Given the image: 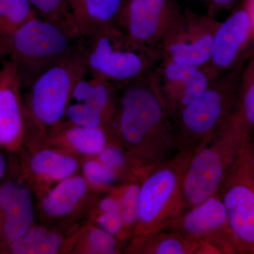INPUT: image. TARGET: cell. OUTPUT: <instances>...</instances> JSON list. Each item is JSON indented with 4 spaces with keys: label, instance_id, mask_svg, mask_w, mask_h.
Instances as JSON below:
<instances>
[{
    "label": "cell",
    "instance_id": "1",
    "mask_svg": "<svg viewBox=\"0 0 254 254\" xmlns=\"http://www.w3.org/2000/svg\"><path fill=\"white\" fill-rule=\"evenodd\" d=\"M119 86L115 125L124 141L143 148L152 167L171 158L175 150L173 126L155 69Z\"/></svg>",
    "mask_w": 254,
    "mask_h": 254
},
{
    "label": "cell",
    "instance_id": "2",
    "mask_svg": "<svg viewBox=\"0 0 254 254\" xmlns=\"http://www.w3.org/2000/svg\"><path fill=\"white\" fill-rule=\"evenodd\" d=\"M249 53L234 67L213 78L199 98L172 117L176 152L194 153L231 118L238 105Z\"/></svg>",
    "mask_w": 254,
    "mask_h": 254
},
{
    "label": "cell",
    "instance_id": "3",
    "mask_svg": "<svg viewBox=\"0 0 254 254\" xmlns=\"http://www.w3.org/2000/svg\"><path fill=\"white\" fill-rule=\"evenodd\" d=\"M251 136L235 112L227 123L193 153L184 178V212L217 194L241 148Z\"/></svg>",
    "mask_w": 254,
    "mask_h": 254
},
{
    "label": "cell",
    "instance_id": "4",
    "mask_svg": "<svg viewBox=\"0 0 254 254\" xmlns=\"http://www.w3.org/2000/svg\"><path fill=\"white\" fill-rule=\"evenodd\" d=\"M74 25L47 21L36 15L18 30L10 46L8 59L17 67L22 87L83 46Z\"/></svg>",
    "mask_w": 254,
    "mask_h": 254
},
{
    "label": "cell",
    "instance_id": "5",
    "mask_svg": "<svg viewBox=\"0 0 254 254\" xmlns=\"http://www.w3.org/2000/svg\"><path fill=\"white\" fill-rule=\"evenodd\" d=\"M87 73L122 84L153 71L162 61L158 50L132 41L117 25L83 38Z\"/></svg>",
    "mask_w": 254,
    "mask_h": 254
},
{
    "label": "cell",
    "instance_id": "6",
    "mask_svg": "<svg viewBox=\"0 0 254 254\" xmlns=\"http://www.w3.org/2000/svg\"><path fill=\"white\" fill-rule=\"evenodd\" d=\"M193 153L177 152L157 164L140 187L138 223L142 235L166 229L184 212V178Z\"/></svg>",
    "mask_w": 254,
    "mask_h": 254
},
{
    "label": "cell",
    "instance_id": "7",
    "mask_svg": "<svg viewBox=\"0 0 254 254\" xmlns=\"http://www.w3.org/2000/svg\"><path fill=\"white\" fill-rule=\"evenodd\" d=\"M217 195L226 209L237 254H254V143L248 137Z\"/></svg>",
    "mask_w": 254,
    "mask_h": 254
},
{
    "label": "cell",
    "instance_id": "8",
    "mask_svg": "<svg viewBox=\"0 0 254 254\" xmlns=\"http://www.w3.org/2000/svg\"><path fill=\"white\" fill-rule=\"evenodd\" d=\"M86 73L83 43L76 53L35 78L28 87L29 112L35 121L46 126L60 123L69 105L75 84Z\"/></svg>",
    "mask_w": 254,
    "mask_h": 254
},
{
    "label": "cell",
    "instance_id": "9",
    "mask_svg": "<svg viewBox=\"0 0 254 254\" xmlns=\"http://www.w3.org/2000/svg\"><path fill=\"white\" fill-rule=\"evenodd\" d=\"M209 15L185 10L164 38L162 60L202 67L208 63L219 24Z\"/></svg>",
    "mask_w": 254,
    "mask_h": 254
},
{
    "label": "cell",
    "instance_id": "10",
    "mask_svg": "<svg viewBox=\"0 0 254 254\" xmlns=\"http://www.w3.org/2000/svg\"><path fill=\"white\" fill-rule=\"evenodd\" d=\"M183 11L175 0H125L116 25L132 41L160 52L167 33Z\"/></svg>",
    "mask_w": 254,
    "mask_h": 254
},
{
    "label": "cell",
    "instance_id": "11",
    "mask_svg": "<svg viewBox=\"0 0 254 254\" xmlns=\"http://www.w3.org/2000/svg\"><path fill=\"white\" fill-rule=\"evenodd\" d=\"M166 229L208 244L218 254H237L226 209L217 194L182 213Z\"/></svg>",
    "mask_w": 254,
    "mask_h": 254
},
{
    "label": "cell",
    "instance_id": "12",
    "mask_svg": "<svg viewBox=\"0 0 254 254\" xmlns=\"http://www.w3.org/2000/svg\"><path fill=\"white\" fill-rule=\"evenodd\" d=\"M254 41L250 14L244 4L219 24L210 60L203 67L212 78L217 77L240 63L248 54Z\"/></svg>",
    "mask_w": 254,
    "mask_h": 254
},
{
    "label": "cell",
    "instance_id": "13",
    "mask_svg": "<svg viewBox=\"0 0 254 254\" xmlns=\"http://www.w3.org/2000/svg\"><path fill=\"white\" fill-rule=\"evenodd\" d=\"M21 78L17 67L9 59L0 67V144L10 146L22 134L24 115L21 101Z\"/></svg>",
    "mask_w": 254,
    "mask_h": 254
},
{
    "label": "cell",
    "instance_id": "14",
    "mask_svg": "<svg viewBox=\"0 0 254 254\" xmlns=\"http://www.w3.org/2000/svg\"><path fill=\"white\" fill-rule=\"evenodd\" d=\"M0 210L3 214V233L11 243L29 230L33 220L31 194L26 187L17 183L0 187Z\"/></svg>",
    "mask_w": 254,
    "mask_h": 254
},
{
    "label": "cell",
    "instance_id": "15",
    "mask_svg": "<svg viewBox=\"0 0 254 254\" xmlns=\"http://www.w3.org/2000/svg\"><path fill=\"white\" fill-rule=\"evenodd\" d=\"M125 0H67L73 21L82 38L116 25Z\"/></svg>",
    "mask_w": 254,
    "mask_h": 254
},
{
    "label": "cell",
    "instance_id": "16",
    "mask_svg": "<svg viewBox=\"0 0 254 254\" xmlns=\"http://www.w3.org/2000/svg\"><path fill=\"white\" fill-rule=\"evenodd\" d=\"M119 84L86 73L76 82L71 98L76 103H87L113 117L114 95Z\"/></svg>",
    "mask_w": 254,
    "mask_h": 254
},
{
    "label": "cell",
    "instance_id": "17",
    "mask_svg": "<svg viewBox=\"0 0 254 254\" xmlns=\"http://www.w3.org/2000/svg\"><path fill=\"white\" fill-rule=\"evenodd\" d=\"M86 190V182L81 177L64 179L47 195L43 201V208L54 216L66 215L77 204Z\"/></svg>",
    "mask_w": 254,
    "mask_h": 254
},
{
    "label": "cell",
    "instance_id": "18",
    "mask_svg": "<svg viewBox=\"0 0 254 254\" xmlns=\"http://www.w3.org/2000/svg\"><path fill=\"white\" fill-rule=\"evenodd\" d=\"M36 15L30 0H14L0 22V60L7 58L11 42L18 30Z\"/></svg>",
    "mask_w": 254,
    "mask_h": 254
},
{
    "label": "cell",
    "instance_id": "19",
    "mask_svg": "<svg viewBox=\"0 0 254 254\" xmlns=\"http://www.w3.org/2000/svg\"><path fill=\"white\" fill-rule=\"evenodd\" d=\"M145 236L150 240L149 248L146 253L190 254L203 252V242L187 238L169 229L159 230Z\"/></svg>",
    "mask_w": 254,
    "mask_h": 254
},
{
    "label": "cell",
    "instance_id": "20",
    "mask_svg": "<svg viewBox=\"0 0 254 254\" xmlns=\"http://www.w3.org/2000/svg\"><path fill=\"white\" fill-rule=\"evenodd\" d=\"M10 244L11 251L14 254H53L59 251L62 240L54 232L34 227Z\"/></svg>",
    "mask_w": 254,
    "mask_h": 254
},
{
    "label": "cell",
    "instance_id": "21",
    "mask_svg": "<svg viewBox=\"0 0 254 254\" xmlns=\"http://www.w3.org/2000/svg\"><path fill=\"white\" fill-rule=\"evenodd\" d=\"M237 116L251 134L254 132V41L242 71Z\"/></svg>",
    "mask_w": 254,
    "mask_h": 254
},
{
    "label": "cell",
    "instance_id": "22",
    "mask_svg": "<svg viewBox=\"0 0 254 254\" xmlns=\"http://www.w3.org/2000/svg\"><path fill=\"white\" fill-rule=\"evenodd\" d=\"M31 166L37 174L55 180H64L76 172L78 164L74 159L69 157L52 150H43L33 157Z\"/></svg>",
    "mask_w": 254,
    "mask_h": 254
},
{
    "label": "cell",
    "instance_id": "23",
    "mask_svg": "<svg viewBox=\"0 0 254 254\" xmlns=\"http://www.w3.org/2000/svg\"><path fill=\"white\" fill-rule=\"evenodd\" d=\"M72 125L73 127L66 131V137L75 149L88 155L98 154L104 149L107 140L103 128Z\"/></svg>",
    "mask_w": 254,
    "mask_h": 254
},
{
    "label": "cell",
    "instance_id": "24",
    "mask_svg": "<svg viewBox=\"0 0 254 254\" xmlns=\"http://www.w3.org/2000/svg\"><path fill=\"white\" fill-rule=\"evenodd\" d=\"M66 115L72 125L89 128H102L105 120L111 118L98 108L83 103L68 105Z\"/></svg>",
    "mask_w": 254,
    "mask_h": 254
},
{
    "label": "cell",
    "instance_id": "25",
    "mask_svg": "<svg viewBox=\"0 0 254 254\" xmlns=\"http://www.w3.org/2000/svg\"><path fill=\"white\" fill-rule=\"evenodd\" d=\"M30 1L39 17L61 24L76 26L67 0H30Z\"/></svg>",
    "mask_w": 254,
    "mask_h": 254
},
{
    "label": "cell",
    "instance_id": "26",
    "mask_svg": "<svg viewBox=\"0 0 254 254\" xmlns=\"http://www.w3.org/2000/svg\"><path fill=\"white\" fill-rule=\"evenodd\" d=\"M213 79L205 67L202 66L198 68V71L187 83L185 91L177 102L172 117L187 105L190 104L199 98L200 95H203Z\"/></svg>",
    "mask_w": 254,
    "mask_h": 254
},
{
    "label": "cell",
    "instance_id": "27",
    "mask_svg": "<svg viewBox=\"0 0 254 254\" xmlns=\"http://www.w3.org/2000/svg\"><path fill=\"white\" fill-rule=\"evenodd\" d=\"M140 187L136 185L127 187L120 200V209L124 224L131 225L136 223L139 213Z\"/></svg>",
    "mask_w": 254,
    "mask_h": 254
},
{
    "label": "cell",
    "instance_id": "28",
    "mask_svg": "<svg viewBox=\"0 0 254 254\" xmlns=\"http://www.w3.org/2000/svg\"><path fill=\"white\" fill-rule=\"evenodd\" d=\"M83 170L88 180L95 185H108L115 179L114 170L98 162H88Z\"/></svg>",
    "mask_w": 254,
    "mask_h": 254
},
{
    "label": "cell",
    "instance_id": "29",
    "mask_svg": "<svg viewBox=\"0 0 254 254\" xmlns=\"http://www.w3.org/2000/svg\"><path fill=\"white\" fill-rule=\"evenodd\" d=\"M89 244L95 253L114 254L116 250V241L113 235L105 230H94L89 235Z\"/></svg>",
    "mask_w": 254,
    "mask_h": 254
},
{
    "label": "cell",
    "instance_id": "30",
    "mask_svg": "<svg viewBox=\"0 0 254 254\" xmlns=\"http://www.w3.org/2000/svg\"><path fill=\"white\" fill-rule=\"evenodd\" d=\"M99 223L105 231L111 235H116L122 230L124 225L120 210L103 212L99 218Z\"/></svg>",
    "mask_w": 254,
    "mask_h": 254
},
{
    "label": "cell",
    "instance_id": "31",
    "mask_svg": "<svg viewBox=\"0 0 254 254\" xmlns=\"http://www.w3.org/2000/svg\"><path fill=\"white\" fill-rule=\"evenodd\" d=\"M100 160L102 163L113 170L122 168L125 164V157L123 152L114 147L102 150L100 153Z\"/></svg>",
    "mask_w": 254,
    "mask_h": 254
},
{
    "label": "cell",
    "instance_id": "32",
    "mask_svg": "<svg viewBox=\"0 0 254 254\" xmlns=\"http://www.w3.org/2000/svg\"><path fill=\"white\" fill-rule=\"evenodd\" d=\"M236 1L237 0H210L209 16L215 18L219 11L231 7Z\"/></svg>",
    "mask_w": 254,
    "mask_h": 254
},
{
    "label": "cell",
    "instance_id": "33",
    "mask_svg": "<svg viewBox=\"0 0 254 254\" xmlns=\"http://www.w3.org/2000/svg\"><path fill=\"white\" fill-rule=\"evenodd\" d=\"M100 208L103 212L112 211V210H120V200L113 198H105L100 203Z\"/></svg>",
    "mask_w": 254,
    "mask_h": 254
},
{
    "label": "cell",
    "instance_id": "34",
    "mask_svg": "<svg viewBox=\"0 0 254 254\" xmlns=\"http://www.w3.org/2000/svg\"><path fill=\"white\" fill-rule=\"evenodd\" d=\"M14 0H0V22L9 9Z\"/></svg>",
    "mask_w": 254,
    "mask_h": 254
},
{
    "label": "cell",
    "instance_id": "35",
    "mask_svg": "<svg viewBox=\"0 0 254 254\" xmlns=\"http://www.w3.org/2000/svg\"><path fill=\"white\" fill-rule=\"evenodd\" d=\"M246 8L250 14L252 31L254 36V0H247L245 3Z\"/></svg>",
    "mask_w": 254,
    "mask_h": 254
},
{
    "label": "cell",
    "instance_id": "36",
    "mask_svg": "<svg viewBox=\"0 0 254 254\" xmlns=\"http://www.w3.org/2000/svg\"><path fill=\"white\" fill-rule=\"evenodd\" d=\"M6 170V162H5L4 156L0 152V180L4 177Z\"/></svg>",
    "mask_w": 254,
    "mask_h": 254
}]
</instances>
